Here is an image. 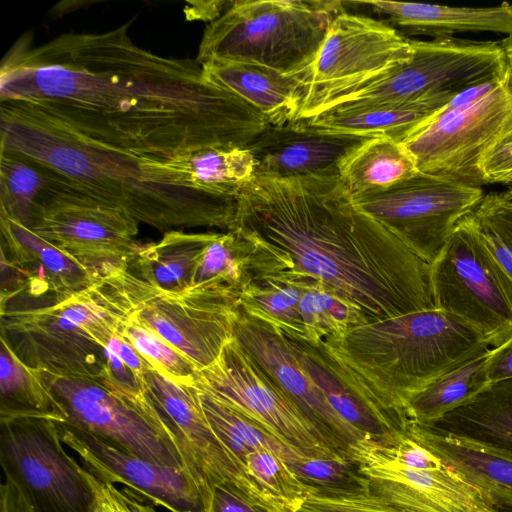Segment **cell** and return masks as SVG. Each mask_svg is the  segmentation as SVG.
<instances>
[{
    "label": "cell",
    "mask_w": 512,
    "mask_h": 512,
    "mask_svg": "<svg viewBox=\"0 0 512 512\" xmlns=\"http://www.w3.org/2000/svg\"><path fill=\"white\" fill-rule=\"evenodd\" d=\"M138 223L122 208L81 192L63 178L35 206L30 229L76 257L128 268L138 247Z\"/></svg>",
    "instance_id": "15"
},
{
    "label": "cell",
    "mask_w": 512,
    "mask_h": 512,
    "mask_svg": "<svg viewBox=\"0 0 512 512\" xmlns=\"http://www.w3.org/2000/svg\"><path fill=\"white\" fill-rule=\"evenodd\" d=\"M209 512H290L260 502L236 487L223 484L214 487Z\"/></svg>",
    "instance_id": "44"
},
{
    "label": "cell",
    "mask_w": 512,
    "mask_h": 512,
    "mask_svg": "<svg viewBox=\"0 0 512 512\" xmlns=\"http://www.w3.org/2000/svg\"><path fill=\"white\" fill-rule=\"evenodd\" d=\"M142 390L174 437L188 470L203 492L207 512L214 487L223 484L232 485L260 502L281 507L248 478L214 433L201 407L196 386L179 385L150 368L144 374Z\"/></svg>",
    "instance_id": "18"
},
{
    "label": "cell",
    "mask_w": 512,
    "mask_h": 512,
    "mask_svg": "<svg viewBox=\"0 0 512 512\" xmlns=\"http://www.w3.org/2000/svg\"><path fill=\"white\" fill-rule=\"evenodd\" d=\"M301 288L300 312L303 335L310 341L337 338L368 323L363 311L321 282L303 275L296 277Z\"/></svg>",
    "instance_id": "36"
},
{
    "label": "cell",
    "mask_w": 512,
    "mask_h": 512,
    "mask_svg": "<svg viewBox=\"0 0 512 512\" xmlns=\"http://www.w3.org/2000/svg\"><path fill=\"white\" fill-rule=\"evenodd\" d=\"M56 425L64 445L99 481L121 484L169 512H207L203 492L186 468L159 465L75 426L57 421Z\"/></svg>",
    "instance_id": "19"
},
{
    "label": "cell",
    "mask_w": 512,
    "mask_h": 512,
    "mask_svg": "<svg viewBox=\"0 0 512 512\" xmlns=\"http://www.w3.org/2000/svg\"><path fill=\"white\" fill-rule=\"evenodd\" d=\"M1 420L44 417L63 422L62 412L41 371L24 363L1 338Z\"/></svg>",
    "instance_id": "33"
},
{
    "label": "cell",
    "mask_w": 512,
    "mask_h": 512,
    "mask_svg": "<svg viewBox=\"0 0 512 512\" xmlns=\"http://www.w3.org/2000/svg\"><path fill=\"white\" fill-rule=\"evenodd\" d=\"M41 374L63 423L147 461L188 470L174 437L143 390L121 384L108 368L90 376Z\"/></svg>",
    "instance_id": "7"
},
{
    "label": "cell",
    "mask_w": 512,
    "mask_h": 512,
    "mask_svg": "<svg viewBox=\"0 0 512 512\" xmlns=\"http://www.w3.org/2000/svg\"><path fill=\"white\" fill-rule=\"evenodd\" d=\"M435 308L460 318L492 348L512 334V279L482 244L472 214L431 264Z\"/></svg>",
    "instance_id": "11"
},
{
    "label": "cell",
    "mask_w": 512,
    "mask_h": 512,
    "mask_svg": "<svg viewBox=\"0 0 512 512\" xmlns=\"http://www.w3.org/2000/svg\"><path fill=\"white\" fill-rule=\"evenodd\" d=\"M118 490L121 498L132 512H157L152 505L145 504L143 498L139 497L134 491L128 488Z\"/></svg>",
    "instance_id": "50"
},
{
    "label": "cell",
    "mask_w": 512,
    "mask_h": 512,
    "mask_svg": "<svg viewBox=\"0 0 512 512\" xmlns=\"http://www.w3.org/2000/svg\"><path fill=\"white\" fill-rule=\"evenodd\" d=\"M150 163L157 173L180 186L235 198L256 170L247 147L203 148Z\"/></svg>",
    "instance_id": "28"
},
{
    "label": "cell",
    "mask_w": 512,
    "mask_h": 512,
    "mask_svg": "<svg viewBox=\"0 0 512 512\" xmlns=\"http://www.w3.org/2000/svg\"><path fill=\"white\" fill-rule=\"evenodd\" d=\"M252 243L227 231L217 233L206 247L189 289L219 290L240 296L251 280Z\"/></svg>",
    "instance_id": "37"
},
{
    "label": "cell",
    "mask_w": 512,
    "mask_h": 512,
    "mask_svg": "<svg viewBox=\"0 0 512 512\" xmlns=\"http://www.w3.org/2000/svg\"><path fill=\"white\" fill-rule=\"evenodd\" d=\"M505 197L512 199V184L506 192L502 193Z\"/></svg>",
    "instance_id": "53"
},
{
    "label": "cell",
    "mask_w": 512,
    "mask_h": 512,
    "mask_svg": "<svg viewBox=\"0 0 512 512\" xmlns=\"http://www.w3.org/2000/svg\"><path fill=\"white\" fill-rule=\"evenodd\" d=\"M283 333L333 409L365 439L386 446L407 434L409 419L386 410L370 398L324 349L321 341H310L293 332Z\"/></svg>",
    "instance_id": "23"
},
{
    "label": "cell",
    "mask_w": 512,
    "mask_h": 512,
    "mask_svg": "<svg viewBox=\"0 0 512 512\" xmlns=\"http://www.w3.org/2000/svg\"><path fill=\"white\" fill-rule=\"evenodd\" d=\"M0 223L3 272L14 290L23 289L33 295L75 293L119 269H128L76 257L5 215L0 214Z\"/></svg>",
    "instance_id": "21"
},
{
    "label": "cell",
    "mask_w": 512,
    "mask_h": 512,
    "mask_svg": "<svg viewBox=\"0 0 512 512\" xmlns=\"http://www.w3.org/2000/svg\"><path fill=\"white\" fill-rule=\"evenodd\" d=\"M301 295L302 288L291 275L278 273L257 276L243 287L239 304L283 331L304 335L299 307Z\"/></svg>",
    "instance_id": "38"
},
{
    "label": "cell",
    "mask_w": 512,
    "mask_h": 512,
    "mask_svg": "<svg viewBox=\"0 0 512 512\" xmlns=\"http://www.w3.org/2000/svg\"><path fill=\"white\" fill-rule=\"evenodd\" d=\"M204 77L235 94L263 115L270 126L295 123L305 99L304 75H287L250 63L208 61Z\"/></svg>",
    "instance_id": "25"
},
{
    "label": "cell",
    "mask_w": 512,
    "mask_h": 512,
    "mask_svg": "<svg viewBox=\"0 0 512 512\" xmlns=\"http://www.w3.org/2000/svg\"><path fill=\"white\" fill-rule=\"evenodd\" d=\"M195 386L308 456L337 454L234 338L198 371Z\"/></svg>",
    "instance_id": "16"
},
{
    "label": "cell",
    "mask_w": 512,
    "mask_h": 512,
    "mask_svg": "<svg viewBox=\"0 0 512 512\" xmlns=\"http://www.w3.org/2000/svg\"><path fill=\"white\" fill-rule=\"evenodd\" d=\"M488 348L442 374L413 396L405 411L411 423L431 424L465 405L490 386Z\"/></svg>",
    "instance_id": "31"
},
{
    "label": "cell",
    "mask_w": 512,
    "mask_h": 512,
    "mask_svg": "<svg viewBox=\"0 0 512 512\" xmlns=\"http://www.w3.org/2000/svg\"><path fill=\"white\" fill-rule=\"evenodd\" d=\"M108 486H109L110 492L112 494V497H113L115 504H116L117 508L119 509V511L120 512H132L130 510V508L125 504L123 499L121 498L118 488H116V486L112 485V484H108Z\"/></svg>",
    "instance_id": "52"
},
{
    "label": "cell",
    "mask_w": 512,
    "mask_h": 512,
    "mask_svg": "<svg viewBox=\"0 0 512 512\" xmlns=\"http://www.w3.org/2000/svg\"><path fill=\"white\" fill-rule=\"evenodd\" d=\"M129 23L16 45L0 69L14 100L111 148L154 160L210 147H247L269 122L208 81L195 60L137 46Z\"/></svg>",
    "instance_id": "1"
},
{
    "label": "cell",
    "mask_w": 512,
    "mask_h": 512,
    "mask_svg": "<svg viewBox=\"0 0 512 512\" xmlns=\"http://www.w3.org/2000/svg\"><path fill=\"white\" fill-rule=\"evenodd\" d=\"M63 445L53 419L1 420L4 482L27 512H95L90 472Z\"/></svg>",
    "instance_id": "9"
},
{
    "label": "cell",
    "mask_w": 512,
    "mask_h": 512,
    "mask_svg": "<svg viewBox=\"0 0 512 512\" xmlns=\"http://www.w3.org/2000/svg\"><path fill=\"white\" fill-rule=\"evenodd\" d=\"M488 376L490 383L512 379V334L499 346L491 349Z\"/></svg>",
    "instance_id": "47"
},
{
    "label": "cell",
    "mask_w": 512,
    "mask_h": 512,
    "mask_svg": "<svg viewBox=\"0 0 512 512\" xmlns=\"http://www.w3.org/2000/svg\"><path fill=\"white\" fill-rule=\"evenodd\" d=\"M453 96L438 94L401 102L334 108L302 121L325 132L387 138L401 143Z\"/></svg>",
    "instance_id": "27"
},
{
    "label": "cell",
    "mask_w": 512,
    "mask_h": 512,
    "mask_svg": "<svg viewBox=\"0 0 512 512\" xmlns=\"http://www.w3.org/2000/svg\"><path fill=\"white\" fill-rule=\"evenodd\" d=\"M426 425L512 453V379L491 383L465 405Z\"/></svg>",
    "instance_id": "30"
},
{
    "label": "cell",
    "mask_w": 512,
    "mask_h": 512,
    "mask_svg": "<svg viewBox=\"0 0 512 512\" xmlns=\"http://www.w3.org/2000/svg\"><path fill=\"white\" fill-rule=\"evenodd\" d=\"M233 338L281 389L331 451L353 457V447L367 439L333 409L276 324L247 311L238 302Z\"/></svg>",
    "instance_id": "17"
},
{
    "label": "cell",
    "mask_w": 512,
    "mask_h": 512,
    "mask_svg": "<svg viewBox=\"0 0 512 512\" xmlns=\"http://www.w3.org/2000/svg\"><path fill=\"white\" fill-rule=\"evenodd\" d=\"M386 17V23L410 34L451 38L462 32L512 35V4L493 7H453L397 1H351Z\"/></svg>",
    "instance_id": "26"
},
{
    "label": "cell",
    "mask_w": 512,
    "mask_h": 512,
    "mask_svg": "<svg viewBox=\"0 0 512 512\" xmlns=\"http://www.w3.org/2000/svg\"><path fill=\"white\" fill-rule=\"evenodd\" d=\"M500 44L504 51L512 84V35L506 36Z\"/></svg>",
    "instance_id": "51"
},
{
    "label": "cell",
    "mask_w": 512,
    "mask_h": 512,
    "mask_svg": "<svg viewBox=\"0 0 512 512\" xmlns=\"http://www.w3.org/2000/svg\"><path fill=\"white\" fill-rule=\"evenodd\" d=\"M369 139L321 131L300 120L268 127L247 148L255 160V177L291 179L339 175L346 159Z\"/></svg>",
    "instance_id": "22"
},
{
    "label": "cell",
    "mask_w": 512,
    "mask_h": 512,
    "mask_svg": "<svg viewBox=\"0 0 512 512\" xmlns=\"http://www.w3.org/2000/svg\"><path fill=\"white\" fill-rule=\"evenodd\" d=\"M121 270L75 293L1 291V338L40 371L102 373L108 368L106 347L133 310L120 286Z\"/></svg>",
    "instance_id": "5"
},
{
    "label": "cell",
    "mask_w": 512,
    "mask_h": 512,
    "mask_svg": "<svg viewBox=\"0 0 512 512\" xmlns=\"http://www.w3.org/2000/svg\"><path fill=\"white\" fill-rule=\"evenodd\" d=\"M478 170L484 184H512V130L503 132L487 147Z\"/></svg>",
    "instance_id": "43"
},
{
    "label": "cell",
    "mask_w": 512,
    "mask_h": 512,
    "mask_svg": "<svg viewBox=\"0 0 512 512\" xmlns=\"http://www.w3.org/2000/svg\"><path fill=\"white\" fill-rule=\"evenodd\" d=\"M508 130H512V118L510 119L509 123H508V126L507 128L505 129V131H508ZM504 131V132H505Z\"/></svg>",
    "instance_id": "54"
},
{
    "label": "cell",
    "mask_w": 512,
    "mask_h": 512,
    "mask_svg": "<svg viewBox=\"0 0 512 512\" xmlns=\"http://www.w3.org/2000/svg\"><path fill=\"white\" fill-rule=\"evenodd\" d=\"M352 456L368 479L369 494L407 512H499L479 487L447 465L413 469L392 462L372 447L358 442Z\"/></svg>",
    "instance_id": "20"
},
{
    "label": "cell",
    "mask_w": 512,
    "mask_h": 512,
    "mask_svg": "<svg viewBox=\"0 0 512 512\" xmlns=\"http://www.w3.org/2000/svg\"><path fill=\"white\" fill-rule=\"evenodd\" d=\"M229 231L253 245V277H311L369 322L434 309L431 265L359 210L339 175L254 177Z\"/></svg>",
    "instance_id": "2"
},
{
    "label": "cell",
    "mask_w": 512,
    "mask_h": 512,
    "mask_svg": "<svg viewBox=\"0 0 512 512\" xmlns=\"http://www.w3.org/2000/svg\"><path fill=\"white\" fill-rule=\"evenodd\" d=\"M0 149L27 156L74 188L125 210L161 231L215 227L228 231L237 200L180 186L143 158L94 141L18 101H0Z\"/></svg>",
    "instance_id": "3"
},
{
    "label": "cell",
    "mask_w": 512,
    "mask_h": 512,
    "mask_svg": "<svg viewBox=\"0 0 512 512\" xmlns=\"http://www.w3.org/2000/svg\"><path fill=\"white\" fill-rule=\"evenodd\" d=\"M216 232H164L163 237L146 245H138L128 271L146 283L171 293L188 290L198 263Z\"/></svg>",
    "instance_id": "29"
},
{
    "label": "cell",
    "mask_w": 512,
    "mask_h": 512,
    "mask_svg": "<svg viewBox=\"0 0 512 512\" xmlns=\"http://www.w3.org/2000/svg\"><path fill=\"white\" fill-rule=\"evenodd\" d=\"M297 512H407L370 494L323 495L312 493Z\"/></svg>",
    "instance_id": "42"
},
{
    "label": "cell",
    "mask_w": 512,
    "mask_h": 512,
    "mask_svg": "<svg viewBox=\"0 0 512 512\" xmlns=\"http://www.w3.org/2000/svg\"><path fill=\"white\" fill-rule=\"evenodd\" d=\"M62 179L27 156L0 149V214L31 228L35 206Z\"/></svg>",
    "instance_id": "34"
},
{
    "label": "cell",
    "mask_w": 512,
    "mask_h": 512,
    "mask_svg": "<svg viewBox=\"0 0 512 512\" xmlns=\"http://www.w3.org/2000/svg\"><path fill=\"white\" fill-rule=\"evenodd\" d=\"M118 278L131 303V316L177 348L199 370L214 363L233 339L238 295L205 289L171 293L128 269L121 270Z\"/></svg>",
    "instance_id": "14"
},
{
    "label": "cell",
    "mask_w": 512,
    "mask_h": 512,
    "mask_svg": "<svg viewBox=\"0 0 512 512\" xmlns=\"http://www.w3.org/2000/svg\"><path fill=\"white\" fill-rule=\"evenodd\" d=\"M418 173L402 143L371 138L355 150L340 169V179L352 197L385 191Z\"/></svg>",
    "instance_id": "32"
},
{
    "label": "cell",
    "mask_w": 512,
    "mask_h": 512,
    "mask_svg": "<svg viewBox=\"0 0 512 512\" xmlns=\"http://www.w3.org/2000/svg\"><path fill=\"white\" fill-rule=\"evenodd\" d=\"M321 343L370 398L403 417L407 402L431 382L492 348L469 324L437 308L368 322Z\"/></svg>",
    "instance_id": "4"
},
{
    "label": "cell",
    "mask_w": 512,
    "mask_h": 512,
    "mask_svg": "<svg viewBox=\"0 0 512 512\" xmlns=\"http://www.w3.org/2000/svg\"><path fill=\"white\" fill-rule=\"evenodd\" d=\"M413 50L412 40L385 21L346 9L337 13L304 77L298 121L321 114L337 99L388 74L409 61Z\"/></svg>",
    "instance_id": "10"
},
{
    "label": "cell",
    "mask_w": 512,
    "mask_h": 512,
    "mask_svg": "<svg viewBox=\"0 0 512 512\" xmlns=\"http://www.w3.org/2000/svg\"><path fill=\"white\" fill-rule=\"evenodd\" d=\"M475 221L482 244L496 263L512 279V243L487 224L480 222L476 217Z\"/></svg>",
    "instance_id": "45"
},
{
    "label": "cell",
    "mask_w": 512,
    "mask_h": 512,
    "mask_svg": "<svg viewBox=\"0 0 512 512\" xmlns=\"http://www.w3.org/2000/svg\"><path fill=\"white\" fill-rule=\"evenodd\" d=\"M512 118V84L506 75L453 96L401 143L419 172L481 187L478 162Z\"/></svg>",
    "instance_id": "8"
},
{
    "label": "cell",
    "mask_w": 512,
    "mask_h": 512,
    "mask_svg": "<svg viewBox=\"0 0 512 512\" xmlns=\"http://www.w3.org/2000/svg\"><path fill=\"white\" fill-rule=\"evenodd\" d=\"M198 391L208 423L243 470L247 455L260 449L270 450L285 462L306 455L210 394L200 389Z\"/></svg>",
    "instance_id": "35"
},
{
    "label": "cell",
    "mask_w": 512,
    "mask_h": 512,
    "mask_svg": "<svg viewBox=\"0 0 512 512\" xmlns=\"http://www.w3.org/2000/svg\"><path fill=\"white\" fill-rule=\"evenodd\" d=\"M484 198L481 187L419 172L382 192L352 197L356 207L432 264L458 223Z\"/></svg>",
    "instance_id": "13"
},
{
    "label": "cell",
    "mask_w": 512,
    "mask_h": 512,
    "mask_svg": "<svg viewBox=\"0 0 512 512\" xmlns=\"http://www.w3.org/2000/svg\"><path fill=\"white\" fill-rule=\"evenodd\" d=\"M120 332L153 369L179 385L195 387L197 366L154 330L130 316Z\"/></svg>",
    "instance_id": "41"
},
{
    "label": "cell",
    "mask_w": 512,
    "mask_h": 512,
    "mask_svg": "<svg viewBox=\"0 0 512 512\" xmlns=\"http://www.w3.org/2000/svg\"><path fill=\"white\" fill-rule=\"evenodd\" d=\"M200 7H196L194 3L190 2L191 8L186 11V15L190 19H210L214 21L217 19L231 4L225 1H208L197 2Z\"/></svg>",
    "instance_id": "48"
},
{
    "label": "cell",
    "mask_w": 512,
    "mask_h": 512,
    "mask_svg": "<svg viewBox=\"0 0 512 512\" xmlns=\"http://www.w3.org/2000/svg\"><path fill=\"white\" fill-rule=\"evenodd\" d=\"M407 434L483 490L499 512H512V453L464 435L409 424Z\"/></svg>",
    "instance_id": "24"
},
{
    "label": "cell",
    "mask_w": 512,
    "mask_h": 512,
    "mask_svg": "<svg viewBox=\"0 0 512 512\" xmlns=\"http://www.w3.org/2000/svg\"><path fill=\"white\" fill-rule=\"evenodd\" d=\"M343 10V1H233L205 28L196 61L250 63L305 76Z\"/></svg>",
    "instance_id": "6"
},
{
    "label": "cell",
    "mask_w": 512,
    "mask_h": 512,
    "mask_svg": "<svg viewBox=\"0 0 512 512\" xmlns=\"http://www.w3.org/2000/svg\"><path fill=\"white\" fill-rule=\"evenodd\" d=\"M91 481L97 495L95 512H120L107 483L99 481L90 473Z\"/></svg>",
    "instance_id": "49"
},
{
    "label": "cell",
    "mask_w": 512,
    "mask_h": 512,
    "mask_svg": "<svg viewBox=\"0 0 512 512\" xmlns=\"http://www.w3.org/2000/svg\"><path fill=\"white\" fill-rule=\"evenodd\" d=\"M107 349L110 350L133 375L137 384L142 388L145 372L152 368L133 347V345L117 332L109 341Z\"/></svg>",
    "instance_id": "46"
},
{
    "label": "cell",
    "mask_w": 512,
    "mask_h": 512,
    "mask_svg": "<svg viewBox=\"0 0 512 512\" xmlns=\"http://www.w3.org/2000/svg\"><path fill=\"white\" fill-rule=\"evenodd\" d=\"M412 42L414 50L409 61L369 85L337 99L325 111L438 94L456 95L508 73L502 46L494 41L451 37Z\"/></svg>",
    "instance_id": "12"
},
{
    "label": "cell",
    "mask_w": 512,
    "mask_h": 512,
    "mask_svg": "<svg viewBox=\"0 0 512 512\" xmlns=\"http://www.w3.org/2000/svg\"><path fill=\"white\" fill-rule=\"evenodd\" d=\"M244 472L269 500L290 512L300 510L312 494L285 461L267 449L248 454Z\"/></svg>",
    "instance_id": "40"
},
{
    "label": "cell",
    "mask_w": 512,
    "mask_h": 512,
    "mask_svg": "<svg viewBox=\"0 0 512 512\" xmlns=\"http://www.w3.org/2000/svg\"><path fill=\"white\" fill-rule=\"evenodd\" d=\"M285 463L312 493L337 496L369 494L368 479L351 456L304 455Z\"/></svg>",
    "instance_id": "39"
}]
</instances>
